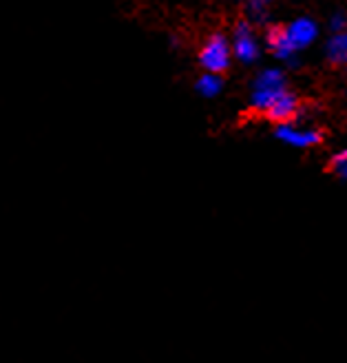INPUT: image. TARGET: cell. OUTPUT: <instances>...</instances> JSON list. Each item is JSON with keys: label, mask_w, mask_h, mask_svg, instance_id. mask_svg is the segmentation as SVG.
<instances>
[{"label": "cell", "mask_w": 347, "mask_h": 363, "mask_svg": "<svg viewBox=\"0 0 347 363\" xmlns=\"http://www.w3.org/2000/svg\"><path fill=\"white\" fill-rule=\"evenodd\" d=\"M283 91H288V78L285 71L279 67H270V69H261L257 78L252 82V91H250V106L254 113L263 116L266 108L275 102Z\"/></svg>", "instance_id": "6da1fadb"}, {"label": "cell", "mask_w": 347, "mask_h": 363, "mask_svg": "<svg viewBox=\"0 0 347 363\" xmlns=\"http://www.w3.org/2000/svg\"><path fill=\"white\" fill-rule=\"evenodd\" d=\"M199 65H202L204 74H226L232 65V49L226 33H212L202 45V49H199Z\"/></svg>", "instance_id": "7a4b0ae2"}, {"label": "cell", "mask_w": 347, "mask_h": 363, "mask_svg": "<svg viewBox=\"0 0 347 363\" xmlns=\"http://www.w3.org/2000/svg\"><path fill=\"white\" fill-rule=\"evenodd\" d=\"M230 49H232V60H239L241 65H254L261 56V40L254 27L248 21L237 23L232 33L228 35Z\"/></svg>", "instance_id": "3957f363"}, {"label": "cell", "mask_w": 347, "mask_h": 363, "mask_svg": "<svg viewBox=\"0 0 347 363\" xmlns=\"http://www.w3.org/2000/svg\"><path fill=\"white\" fill-rule=\"evenodd\" d=\"M277 140L288 144V147H295V149H317L323 144V131L317 129V126H299L297 122H290V124H279L277 131H275Z\"/></svg>", "instance_id": "277c9868"}, {"label": "cell", "mask_w": 347, "mask_h": 363, "mask_svg": "<svg viewBox=\"0 0 347 363\" xmlns=\"http://www.w3.org/2000/svg\"><path fill=\"white\" fill-rule=\"evenodd\" d=\"M301 113V100L297 98V94H292V91H283V94L272 102L266 111H263V118L272 124H290V122H297Z\"/></svg>", "instance_id": "5b68a950"}, {"label": "cell", "mask_w": 347, "mask_h": 363, "mask_svg": "<svg viewBox=\"0 0 347 363\" xmlns=\"http://www.w3.org/2000/svg\"><path fill=\"white\" fill-rule=\"evenodd\" d=\"M283 29H285V35H288L292 49L297 53H301L309 45H314L319 38V25H317V21H312V18H307V16L297 18V21H292Z\"/></svg>", "instance_id": "8992f818"}, {"label": "cell", "mask_w": 347, "mask_h": 363, "mask_svg": "<svg viewBox=\"0 0 347 363\" xmlns=\"http://www.w3.org/2000/svg\"><path fill=\"white\" fill-rule=\"evenodd\" d=\"M266 49L275 56L279 62H285V65H297V56L299 53L292 49L288 35H285V29L283 25H275V27H268L266 31Z\"/></svg>", "instance_id": "52a82bcc"}, {"label": "cell", "mask_w": 347, "mask_h": 363, "mask_svg": "<svg viewBox=\"0 0 347 363\" xmlns=\"http://www.w3.org/2000/svg\"><path fill=\"white\" fill-rule=\"evenodd\" d=\"M325 58L334 67H343L347 62V33L336 31L330 35V40L325 43Z\"/></svg>", "instance_id": "ba28073f"}, {"label": "cell", "mask_w": 347, "mask_h": 363, "mask_svg": "<svg viewBox=\"0 0 347 363\" xmlns=\"http://www.w3.org/2000/svg\"><path fill=\"white\" fill-rule=\"evenodd\" d=\"M272 5H275V0H246L248 23L250 25H263L270 18Z\"/></svg>", "instance_id": "9c48e42d"}, {"label": "cell", "mask_w": 347, "mask_h": 363, "mask_svg": "<svg viewBox=\"0 0 347 363\" xmlns=\"http://www.w3.org/2000/svg\"><path fill=\"white\" fill-rule=\"evenodd\" d=\"M195 89H197V94L204 98H217L224 89V80L215 74H204V76H199Z\"/></svg>", "instance_id": "30bf717a"}, {"label": "cell", "mask_w": 347, "mask_h": 363, "mask_svg": "<svg viewBox=\"0 0 347 363\" xmlns=\"http://www.w3.org/2000/svg\"><path fill=\"white\" fill-rule=\"evenodd\" d=\"M327 171H330L336 179H345L347 177V153L339 151L332 155V160L327 162Z\"/></svg>", "instance_id": "8fae6325"}, {"label": "cell", "mask_w": 347, "mask_h": 363, "mask_svg": "<svg viewBox=\"0 0 347 363\" xmlns=\"http://www.w3.org/2000/svg\"><path fill=\"white\" fill-rule=\"evenodd\" d=\"M345 13H334L332 16V33H336V31H345Z\"/></svg>", "instance_id": "7c38bea8"}]
</instances>
